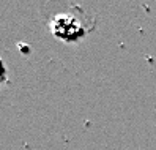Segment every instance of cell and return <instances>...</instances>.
I'll return each mask as SVG.
<instances>
[{"label": "cell", "mask_w": 156, "mask_h": 150, "mask_svg": "<svg viewBox=\"0 0 156 150\" xmlns=\"http://www.w3.org/2000/svg\"><path fill=\"white\" fill-rule=\"evenodd\" d=\"M49 32L52 33L54 38L68 44L79 43L87 33L82 22L76 16L68 13H58L54 16L49 21Z\"/></svg>", "instance_id": "1"}]
</instances>
